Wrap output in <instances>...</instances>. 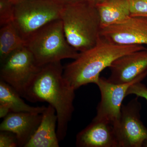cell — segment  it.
Instances as JSON below:
<instances>
[{"mask_svg": "<svg viewBox=\"0 0 147 147\" xmlns=\"http://www.w3.org/2000/svg\"><path fill=\"white\" fill-rule=\"evenodd\" d=\"M63 71L61 61L42 66L29 84L24 97L31 102H47L55 108L59 142L66 136L74 110L75 97V90L64 77Z\"/></svg>", "mask_w": 147, "mask_h": 147, "instance_id": "cell-1", "label": "cell"}, {"mask_svg": "<svg viewBox=\"0 0 147 147\" xmlns=\"http://www.w3.org/2000/svg\"><path fill=\"white\" fill-rule=\"evenodd\" d=\"M146 49L143 45L113 44L100 36L95 46L79 53L78 57L63 67V76L75 90L87 84H96L100 73L118 58Z\"/></svg>", "mask_w": 147, "mask_h": 147, "instance_id": "cell-2", "label": "cell"}, {"mask_svg": "<svg viewBox=\"0 0 147 147\" xmlns=\"http://www.w3.org/2000/svg\"><path fill=\"white\" fill-rule=\"evenodd\" d=\"M61 19L67 42L79 53L97 43L101 30L100 17L95 5L89 1L65 4Z\"/></svg>", "mask_w": 147, "mask_h": 147, "instance_id": "cell-3", "label": "cell"}, {"mask_svg": "<svg viewBox=\"0 0 147 147\" xmlns=\"http://www.w3.org/2000/svg\"><path fill=\"white\" fill-rule=\"evenodd\" d=\"M27 47L40 67L63 59H75L79 53L69 44L61 19L40 28L27 38Z\"/></svg>", "mask_w": 147, "mask_h": 147, "instance_id": "cell-4", "label": "cell"}, {"mask_svg": "<svg viewBox=\"0 0 147 147\" xmlns=\"http://www.w3.org/2000/svg\"><path fill=\"white\" fill-rule=\"evenodd\" d=\"M65 4L57 0H21L14 4L13 24L26 40L46 24L61 19Z\"/></svg>", "mask_w": 147, "mask_h": 147, "instance_id": "cell-5", "label": "cell"}, {"mask_svg": "<svg viewBox=\"0 0 147 147\" xmlns=\"http://www.w3.org/2000/svg\"><path fill=\"white\" fill-rule=\"evenodd\" d=\"M0 80L24 98L29 84L41 67L27 46L17 49L1 62Z\"/></svg>", "mask_w": 147, "mask_h": 147, "instance_id": "cell-6", "label": "cell"}, {"mask_svg": "<svg viewBox=\"0 0 147 147\" xmlns=\"http://www.w3.org/2000/svg\"><path fill=\"white\" fill-rule=\"evenodd\" d=\"M138 97L122 105L118 119L113 124L118 147H141L147 139V128L140 119Z\"/></svg>", "mask_w": 147, "mask_h": 147, "instance_id": "cell-7", "label": "cell"}, {"mask_svg": "<svg viewBox=\"0 0 147 147\" xmlns=\"http://www.w3.org/2000/svg\"><path fill=\"white\" fill-rule=\"evenodd\" d=\"M147 75L142 74L132 82L124 84L111 83L107 79L100 77L96 83L101 95V99L96 108L94 119L104 121L113 124L118 119L124 98L129 87L137 82H142Z\"/></svg>", "mask_w": 147, "mask_h": 147, "instance_id": "cell-8", "label": "cell"}, {"mask_svg": "<svg viewBox=\"0 0 147 147\" xmlns=\"http://www.w3.org/2000/svg\"><path fill=\"white\" fill-rule=\"evenodd\" d=\"M100 36L117 45H147V17L130 16L101 29Z\"/></svg>", "mask_w": 147, "mask_h": 147, "instance_id": "cell-9", "label": "cell"}, {"mask_svg": "<svg viewBox=\"0 0 147 147\" xmlns=\"http://www.w3.org/2000/svg\"><path fill=\"white\" fill-rule=\"evenodd\" d=\"M109 82L116 84L129 83L147 71V48L123 55L109 67Z\"/></svg>", "mask_w": 147, "mask_h": 147, "instance_id": "cell-10", "label": "cell"}, {"mask_svg": "<svg viewBox=\"0 0 147 147\" xmlns=\"http://www.w3.org/2000/svg\"><path fill=\"white\" fill-rule=\"evenodd\" d=\"M42 114L10 113L0 125V131L12 132L16 136L18 146L25 147L39 126Z\"/></svg>", "mask_w": 147, "mask_h": 147, "instance_id": "cell-11", "label": "cell"}, {"mask_svg": "<svg viewBox=\"0 0 147 147\" xmlns=\"http://www.w3.org/2000/svg\"><path fill=\"white\" fill-rule=\"evenodd\" d=\"M76 144L79 147H118L113 125L94 119L77 134Z\"/></svg>", "mask_w": 147, "mask_h": 147, "instance_id": "cell-12", "label": "cell"}, {"mask_svg": "<svg viewBox=\"0 0 147 147\" xmlns=\"http://www.w3.org/2000/svg\"><path fill=\"white\" fill-rule=\"evenodd\" d=\"M57 117L55 108L49 105L42 114L40 123L25 147H59L56 130Z\"/></svg>", "mask_w": 147, "mask_h": 147, "instance_id": "cell-13", "label": "cell"}, {"mask_svg": "<svg viewBox=\"0 0 147 147\" xmlns=\"http://www.w3.org/2000/svg\"><path fill=\"white\" fill-rule=\"evenodd\" d=\"M95 6L101 29L118 24L130 16L129 0H104Z\"/></svg>", "mask_w": 147, "mask_h": 147, "instance_id": "cell-14", "label": "cell"}, {"mask_svg": "<svg viewBox=\"0 0 147 147\" xmlns=\"http://www.w3.org/2000/svg\"><path fill=\"white\" fill-rule=\"evenodd\" d=\"M27 46V41L23 37L13 22L1 27L0 61L4 60L14 51Z\"/></svg>", "mask_w": 147, "mask_h": 147, "instance_id": "cell-15", "label": "cell"}, {"mask_svg": "<svg viewBox=\"0 0 147 147\" xmlns=\"http://www.w3.org/2000/svg\"><path fill=\"white\" fill-rule=\"evenodd\" d=\"M21 96L9 84L0 81V103H5L11 113L28 112L42 114L47 107H33L25 103Z\"/></svg>", "mask_w": 147, "mask_h": 147, "instance_id": "cell-16", "label": "cell"}, {"mask_svg": "<svg viewBox=\"0 0 147 147\" xmlns=\"http://www.w3.org/2000/svg\"><path fill=\"white\" fill-rule=\"evenodd\" d=\"M14 4L9 0H0L1 27L13 22Z\"/></svg>", "mask_w": 147, "mask_h": 147, "instance_id": "cell-17", "label": "cell"}, {"mask_svg": "<svg viewBox=\"0 0 147 147\" xmlns=\"http://www.w3.org/2000/svg\"><path fill=\"white\" fill-rule=\"evenodd\" d=\"M130 16L147 17V0H129Z\"/></svg>", "mask_w": 147, "mask_h": 147, "instance_id": "cell-18", "label": "cell"}, {"mask_svg": "<svg viewBox=\"0 0 147 147\" xmlns=\"http://www.w3.org/2000/svg\"><path fill=\"white\" fill-rule=\"evenodd\" d=\"M18 146V141L16 135L8 131H1L0 147H16Z\"/></svg>", "mask_w": 147, "mask_h": 147, "instance_id": "cell-19", "label": "cell"}, {"mask_svg": "<svg viewBox=\"0 0 147 147\" xmlns=\"http://www.w3.org/2000/svg\"><path fill=\"white\" fill-rule=\"evenodd\" d=\"M130 94H134L137 97L143 98L147 102V87L141 82H137L129 87L127 92V96Z\"/></svg>", "mask_w": 147, "mask_h": 147, "instance_id": "cell-20", "label": "cell"}, {"mask_svg": "<svg viewBox=\"0 0 147 147\" xmlns=\"http://www.w3.org/2000/svg\"><path fill=\"white\" fill-rule=\"evenodd\" d=\"M11 113L10 108L5 103H0V118H4L9 113Z\"/></svg>", "mask_w": 147, "mask_h": 147, "instance_id": "cell-21", "label": "cell"}, {"mask_svg": "<svg viewBox=\"0 0 147 147\" xmlns=\"http://www.w3.org/2000/svg\"><path fill=\"white\" fill-rule=\"evenodd\" d=\"M57 1L62 2L66 4L68 3L75 2L79 1H82V0H57Z\"/></svg>", "mask_w": 147, "mask_h": 147, "instance_id": "cell-22", "label": "cell"}, {"mask_svg": "<svg viewBox=\"0 0 147 147\" xmlns=\"http://www.w3.org/2000/svg\"><path fill=\"white\" fill-rule=\"evenodd\" d=\"M88 1H89L91 3H92L94 5H95L98 3L104 1V0H88Z\"/></svg>", "mask_w": 147, "mask_h": 147, "instance_id": "cell-23", "label": "cell"}, {"mask_svg": "<svg viewBox=\"0 0 147 147\" xmlns=\"http://www.w3.org/2000/svg\"><path fill=\"white\" fill-rule=\"evenodd\" d=\"M9 1L12 2L14 4H15L16 3H18V2H19V1H21V0H9Z\"/></svg>", "mask_w": 147, "mask_h": 147, "instance_id": "cell-24", "label": "cell"}, {"mask_svg": "<svg viewBox=\"0 0 147 147\" xmlns=\"http://www.w3.org/2000/svg\"><path fill=\"white\" fill-rule=\"evenodd\" d=\"M143 146L147 147V139H146V140L144 141V142Z\"/></svg>", "mask_w": 147, "mask_h": 147, "instance_id": "cell-25", "label": "cell"}]
</instances>
